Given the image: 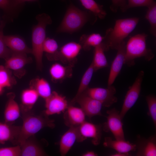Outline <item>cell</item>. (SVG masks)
Segmentation results:
<instances>
[{
	"label": "cell",
	"mask_w": 156,
	"mask_h": 156,
	"mask_svg": "<svg viewBox=\"0 0 156 156\" xmlns=\"http://www.w3.org/2000/svg\"><path fill=\"white\" fill-rule=\"evenodd\" d=\"M139 21L137 17L116 20L114 27L107 29L104 36L103 42L108 50L110 49L117 50L134 29Z\"/></svg>",
	"instance_id": "cell-1"
},
{
	"label": "cell",
	"mask_w": 156,
	"mask_h": 156,
	"mask_svg": "<svg viewBox=\"0 0 156 156\" xmlns=\"http://www.w3.org/2000/svg\"><path fill=\"white\" fill-rule=\"evenodd\" d=\"M147 36V34L143 33L137 34L129 38L126 43L124 64L131 66L135 64L136 58L144 57L147 61L153 58L154 54L152 50L146 47Z\"/></svg>",
	"instance_id": "cell-2"
},
{
	"label": "cell",
	"mask_w": 156,
	"mask_h": 156,
	"mask_svg": "<svg viewBox=\"0 0 156 156\" xmlns=\"http://www.w3.org/2000/svg\"><path fill=\"white\" fill-rule=\"evenodd\" d=\"M36 18L38 23L32 29V53L34 57L38 68L42 67L43 45L46 39V28L52 23L48 15L42 13L37 15Z\"/></svg>",
	"instance_id": "cell-3"
},
{
	"label": "cell",
	"mask_w": 156,
	"mask_h": 156,
	"mask_svg": "<svg viewBox=\"0 0 156 156\" xmlns=\"http://www.w3.org/2000/svg\"><path fill=\"white\" fill-rule=\"evenodd\" d=\"M23 118V124L20 127L16 140L19 144L33 136L44 127H55L54 120L49 119L44 114L43 116L26 114Z\"/></svg>",
	"instance_id": "cell-4"
},
{
	"label": "cell",
	"mask_w": 156,
	"mask_h": 156,
	"mask_svg": "<svg viewBox=\"0 0 156 156\" xmlns=\"http://www.w3.org/2000/svg\"><path fill=\"white\" fill-rule=\"evenodd\" d=\"M90 17L89 12L81 10L70 4L57 31L72 34L82 28L90 20Z\"/></svg>",
	"instance_id": "cell-5"
},
{
	"label": "cell",
	"mask_w": 156,
	"mask_h": 156,
	"mask_svg": "<svg viewBox=\"0 0 156 156\" xmlns=\"http://www.w3.org/2000/svg\"><path fill=\"white\" fill-rule=\"evenodd\" d=\"M116 92V88L112 85L107 88H88L83 93L100 102L103 106L109 107L117 101V98L114 95Z\"/></svg>",
	"instance_id": "cell-6"
},
{
	"label": "cell",
	"mask_w": 156,
	"mask_h": 156,
	"mask_svg": "<svg viewBox=\"0 0 156 156\" xmlns=\"http://www.w3.org/2000/svg\"><path fill=\"white\" fill-rule=\"evenodd\" d=\"M107 121L103 125V130L105 132L110 131L116 140H125L123 129L122 119L120 112L113 108L107 110Z\"/></svg>",
	"instance_id": "cell-7"
},
{
	"label": "cell",
	"mask_w": 156,
	"mask_h": 156,
	"mask_svg": "<svg viewBox=\"0 0 156 156\" xmlns=\"http://www.w3.org/2000/svg\"><path fill=\"white\" fill-rule=\"evenodd\" d=\"M144 75V71H140L134 82L129 88L119 113L122 120L127 112L134 105L139 98Z\"/></svg>",
	"instance_id": "cell-8"
},
{
	"label": "cell",
	"mask_w": 156,
	"mask_h": 156,
	"mask_svg": "<svg viewBox=\"0 0 156 156\" xmlns=\"http://www.w3.org/2000/svg\"><path fill=\"white\" fill-rule=\"evenodd\" d=\"M77 141L82 142L87 139H91L92 144L95 146L100 143L102 135V125L85 121L77 127Z\"/></svg>",
	"instance_id": "cell-9"
},
{
	"label": "cell",
	"mask_w": 156,
	"mask_h": 156,
	"mask_svg": "<svg viewBox=\"0 0 156 156\" xmlns=\"http://www.w3.org/2000/svg\"><path fill=\"white\" fill-rule=\"evenodd\" d=\"M82 49L81 44L74 42L67 43L62 46L51 57L52 60H60L73 66Z\"/></svg>",
	"instance_id": "cell-10"
},
{
	"label": "cell",
	"mask_w": 156,
	"mask_h": 156,
	"mask_svg": "<svg viewBox=\"0 0 156 156\" xmlns=\"http://www.w3.org/2000/svg\"><path fill=\"white\" fill-rule=\"evenodd\" d=\"M71 103H77L81 106L86 116L89 118L96 116H102L101 111L103 105L99 101L82 93L73 99Z\"/></svg>",
	"instance_id": "cell-11"
},
{
	"label": "cell",
	"mask_w": 156,
	"mask_h": 156,
	"mask_svg": "<svg viewBox=\"0 0 156 156\" xmlns=\"http://www.w3.org/2000/svg\"><path fill=\"white\" fill-rule=\"evenodd\" d=\"M45 101L44 114L47 116L65 112L69 105L65 96L55 91Z\"/></svg>",
	"instance_id": "cell-12"
},
{
	"label": "cell",
	"mask_w": 156,
	"mask_h": 156,
	"mask_svg": "<svg viewBox=\"0 0 156 156\" xmlns=\"http://www.w3.org/2000/svg\"><path fill=\"white\" fill-rule=\"evenodd\" d=\"M86 116L81 108L69 105L64 115V122L69 127H77L86 121Z\"/></svg>",
	"instance_id": "cell-13"
},
{
	"label": "cell",
	"mask_w": 156,
	"mask_h": 156,
	"mask_svg": "<svg viewBox=\"0 0 156 156\" xmlns=\"http://www.w3.org/2000/svg\"><path fill=\"white\" fill-rule=\"evenodd\" d=\"M126 43L124 41L119 47L116 56L112 64L107 82V86L112 85L124 64Z\"/></svg>",
	"instance_id": "cell-14"
},
{
	"label": "cell",
	"mask_w": 156,
	"mask_h": 156,
	"mask_svg": "<svg viewBox=\"0 0 156 156\" xmlns=\"http://www.w3.org/2000/svg\"><path fill=\"white\" fill-rule=\"evenodd\" d=\"M136 145L138 156H156V137L154 135L148 138L138 137Z\"/></svg>",
	"instance_id": "cell-15"
},
{
	"label": "cell",
	"mask_w": 156,
	"mask_h": 156,
	"mask_svg": "<svg viewBox=\"0 0 156 156\" xmlns=\"http://www.w3.org/2000/svg\"><path fill=\"white\" fill-rule=\"evenodd\" d=\"M4 42L13 53L27 54L32 53V49L29 48L24 40L15 35H4Z\"/></svg>",
	"instance_id": "cell-16"
},
{
	"label": "cell",
	"mask_w": 156,
	"mask_h": 156,
	"mask_svg": "<svg viewBox=\"0 0 156 156\" xmlns=\"http://www.w3.org/2000/svg\"><path fill=\"white\" fill-rule=\"evenodd\" d=\"M32 136L19 144L21 156H42L46 154Z\"/></svg>",
	"instance_id": "cell-17"
},
{
	"label": "cell",
	"mask_w": 156,
	"mask_h": 156,
	"mask_svg": "<svg viewBox=\"0 0 156 156\" xmlns=\"http://www.w3.org/2000/svg\"><path fill=\"white\" fill-rule=\"evenodd\" d=\"M26 54L12 52L9 57L5 59V66L15 71H22L25 65L31 61V58L28 57Z\"/></svg>",
	"instance_id": "cell-18"
},
{
	"label": "cell",
	"mask_w": 156,
	"mask_h": 156,
	"mask_svg": "<svg viewBox=\"0 0 156 156\" xmlns=\"http://www.w3.org/2000/svg\"><path fill=\"white\" fill-rule=\"evenodd\" d=\"M77 127H69L62 136L59 143L60 152L61 156L65 155L77 141Z\"/></svg>",
	"instance_id": "cell-19"
},
{
	"label": "cell",
	"mask_w": 156,
	"mask_h": 156,
	"mask_svg": "<svg viewBox=\"0 0 156 156\" xmlns=\"http://www.w3.org/2000/svg\"><path fill=\"white\" fill-rule=\"evenodd\" d=\"M103 145L105 147L112 148L118 152L127 153L136 150L135 144L125 140H114L110 137L105 138Z\"/></svg>",
	"instance_id": "cell-20"
},
{
	"label": "cell",
	"mask_w": 156,
	"mask_h": 156,
	"mask_svg": "<svg viewBox=\"0 0 156 156\" xmlns=\"http://www.w3.org/2000/svg\"><path fill=\"white\" fill-rule=\"evenodd\" d=\"M72 67L57 63L52 64L49 70L52 81L55 82H62L66 78L70 77L72 75Z\"/></svg>",
	"instance_id": "cell-21"
},
{
	"label": "cell",
	"mask_w": 156,
	"mask_h": 156,
	"mask_svg": "<svg viewBox=\"0 0 156 156\" xmlns=\"http://www.w3.org/2000/svg\"><path fill=\"white\" fill-rule=\"evenodd\" d=\"M4 112L5 122L11 124L17 119L20 115V108L14 99V96L10 94Z\"/></svg>",
	"instance_id": "cell-22"
},
{
	"label": "cell",
	"mask_w": 156,
	"mask_h": 156,
	"mask_svg": "<svg viewBox=\"0 0 156 156\" xmlns=\"http://www.w3.org/2000/svg\"><path fill=\"white\" fill-rule=\"evenodd\" d=\"M107 51L103 42L101 44L94 47L93 60L92 63L94 72L108 66V63L104 53V52Z\"/></svg>",
	"instance_id": "cell-23"
},
{
	"label": "cell",
	"mask_w": 156,
	"mask_h": 156,
	"mask_svg": "<svg viewBox=\"0 0 156 156\" xmlns=\"http://www.w3.org/2000/svg\"><path fill=\"white\" fill-rule=\"evenodd\" d=\"M20 128L5 122H0V143L3 144L14 139L17 140Z\"/></svg>",
	"instance_id": "cell-24"
},
{
	"label": "cell",
	"mask_w": 156,
	"mask_h": 156,
	"mask_svg": "<svg viewBox=\"0 0 156 156\" xmlns=\"http://www.w3.org/2000/svg\"><path fill=\"white\" fill-rule=\"evenodd\" d=\"M104 36L99 33L84 34L80 38L79 43L84 50L88 51L91 47H95L101 44L103 41Z\"/></svg>",
	"instance_id": "cell-25"
},
{
	"label": "cell",
	"mask_w": 156,
	"mask_h": 156,
	"mask_svg": "<svg viewBox=\"0 0 156 156\" xmlns=\"http://www.w3.org/2000/svg\"><path fill=\"white\" fill-rule=\"evenodd\" d=\"M31 87L34 89L39 96L45 100L49 97L52 92L49 82L45 79L36 78L32 81Z\"/></svg>",
	"instance_id": "cell-26"
},
{
	"label": "cell",
	"mask_w": 156,
	"mask_h": 156,
	"mask_svg": "<svg viewBox=\"0 0 156 156\" xmlns=\"http://www.w3.org/2000/svg\"><path fill=\"white\" fill-rule=\"evenodd\" d=\"M82 5L93 14L95 17L102 19L107 15L106 11L103 8V5L97 3L94 0H79Z\"/></svg>",
	"instance_id": "cell-27"
},
{
	"label": "cell",
	"mask_w": 156,
	"mask_h": 156,
	"mask_svg": "<svg viewBox=\"0 0 156 156\" xmlns=\"http://www.w3.org/2000/svg\"><path fill=\"white\" fill-rule=\"evenodd\" d=\"M39 95L34 88L30 87L24 90L21 95V100L22 104L26 110H29L32 107L37 101Z\"/></svg>",
	"instance_id": "cell-28"
},
{
	"label": "cell",
	"mask_w": 156,
	"mask_h": 156,
	"mask_svg": "<svg viewBox=\"0 0 156 156\" xmlns=\"http://www.w3.org/2000/svg\"><path fill=\"white\" fill-rule=\"evenodd\" d=\"M22 4L17 0H0V9L5 13L6 19L15 13Z\"/></svg>",
	"instance_id": "cell-29"
},
{
	"label": "cell",
	"mask_w": 156,
	"mask_h": 156,
	"mask_svg": "<svg viewBox=\"0 0 156 156\" xmlns=\"http://www.w3.org/2000/svg\"><path fill=\"white\" fill-rule=\"evenodd\" d=\"M94 72V67L92 63L83 75L77 93L73 99H75L82 94L88 88L89 85Z\"/></svg>",
	"instance_id": "cell-30"
},
{
	"label": "cell",
	"mask_w": 156,
	"mask_h": 156,
	"mask_svg": "<svg viewBox=\"0 0 156 156\" xmlns=\"http://www.w3.org/2000/svg\"><path fill=\"white\" fill-rule=\"evenodd\" d=\"M15 83L10 69L0 65V86L3 88H10Z\"/></svg>",
	"instance_id": "cell-31"
},
{
	"label": "cell",
	"mask_w": 156,
	"mask_h": 156,
	"mask_svg": "<svg viewBox=\"0 0 156 156\" xmlns=\"http://www.w3.org/2000/svg\"><path fill=\"white\" fill-rule=\"evenodd\" d=\"M145 18L150 25V31L151 34L156 36V3L148 7Z\"/></svg>",
	"instance_id": "cell-32"
},
{
	"label": "cell",
	"mask_w": 156,
	"mask_h": 156,
	"mask_svg": "<svg viewBox=\"0 0 156 156\" xmlns=\"http://www.w3.org/2000/svg\"><path fill=\"white\" fill-rule=\"evenodd\" d=\"M6 19L2 20L0 24V58L5 60L9 57L12 52L6 45L3 39V29L5 25Z\"/></svg>",
	"instance_id": "cell-33"
},
{
	"label": "cell",
	"mask_w": 156,
	"mask_h": 156,
	"mask_svg": "<svg viewBox=\"0 0 156 156\" xmlns=\"http://www.w3.org/2000/svg\"><path fill=\"white\" fill-rule=\"evenodd\" d=\"M58 50L57 43L55 40L49 38H46L43 44V50L46 53L47 58L55 54Z\"/></svg>",
	"instance_id": "cell-34"
},
{
	"label": "cell",
	"mask_w": 156,
	"mask_h": 156,
	"mask_svg": "<svg viewBox=\"0 0 156 156\" xmlns=\"http://www.w3.org/2000/svg\"><path fill=\"white\" fill-rule=\"evenodd\" d=\"M149 111V114L156 127V97L153 95H149L146 97Z\"/></svg>",
	"instance_id": "cell-35"
},
{
	"label": "cell",
	"mask_w": 156,
	"mask_h": 156,
	"mask_svg": "<svg viewBox=\"0 0 156 156\" xmlns=\"http://www.w3.org/2000/svg\"><path fill=\"white\" fill-rule=\"evenodd\" d=\"M21 155L20 145L0 148V156H19Z\"/></svg>",
	"instance_id": "cell-36"
},
{
	"label": "cell",
	"mask_w": 156,
	"mask_h": 156,
	"mask_svg": "<svg viewBox=\"0 0 156 156\" xmlns=\"http://www.w3.org/2000/svg\"><path fill=\"white\" fill-rule=\"evenodd\" d=\"M127 8H130L139 7H148L155 3L154 0H127Z\"/></svg>",
	"instance_id": "cell-37"
},
{
	"label": "cell",
	"mask_w": 156,
	"mask_h": 156,
	"mask_svg": "<svg viewBox=\"0 0 156 156\" xmlns=\"http://www.w3.org/2000/svg\"><path fill=\"white\" fill-rule=\"evenodd\" d=\"M111 2L110 9L113 12L116 13L120 9L122 12H124L127 10L126 0H111Z\"/></svg>",
	"instance_id": "cell-38"
},
{
	"label": "cell",
	"mask_w": 156,
	"mask_h": 156,
	"mask_svg": "<svg viewBox=\"0 0 156 156\" xmlns=\"http://www.w3.org/2000/svg\"><path fill=\"white\" fill-rule=\"evenodd\" d=\"M98 155L94 152L92 151H88L82 154L83 156H96Z\"/></svg>",
	"instance_id": "cell-39"
},
{
	"label": "cell",
	"mask_w": 156,
	"mask_h": 156,
	"mask_svg": "<svg viewBox=\"0 0 156 156\" xmlns=\"http://www.w3.org/2000/svg\"><path fill=\"white\" fill-rule=\"evenodd\" d=\"M129 155V153H125L118 152L110 155L111 156H128Z\"/></svg>",
	"instance_id": "cell-40"
},
{
	"label": "cell",
	"mask_w": 156,
	"mask_h": 156,
	"mask_svg": "<svg viewBox=\"0 0 156 156\" xmlns=\"http://www.w3.org/2000/svg\"><path fill=\"white\" fill-rule=\"evenodd\" d=\"M18 2L21 4H23L26 1H35L37 0H17Z\"/></svg>",
	"instance_id": "cell-41"
},
{
	"label": "cell",
	"mask_w": 156,
	"mask_h": 156,
	"mask_svg": "<svg viewBox=\"0 0 156 156\" xmlns=\"http://www.w3.org/2000/svg\"><path fill=\"white\" fill-rule=\"evenodd\" d=\"M3 88L0 86V94H1L3 91Z\"/></svg>",
	"instance_id": "cell-42"
}]
</instances>
